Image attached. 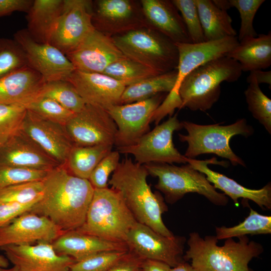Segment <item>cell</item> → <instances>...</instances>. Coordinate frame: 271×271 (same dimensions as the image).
Instances as JSON below:
<instances>
[{"label": "cell", "mask_w": 271, "mask_h": 271, "mask_svg": "<svg viewBox=\"0 0 271 271\" xmlns=\"http://www.w3.org/2000/svg\"><path fill=\"white\" fill-rule=\"evenodd\" d=\"M42 182L43 196L28 212L48 218L64 232L80 227L94 190L89 180L72 175L65 165H59Z\"/></svg>", "instance_id": "cell-1"}, {"label": "cell", "mask_w": 271, "mask_h": 271, "mask_svg": "<svg viewBox=\"0 0 271 271\" xmlns=\"http://www.w3.org/2000/svg\"><path fill=\"white\" fill-rule=\"evenodd\" d=\"M149 175L144 165L126 158L113 172L108 184L120 195L138 222L164 236H173L162 217L168 207L162 196L151 190L147 181Z\"/></svg>", "instance_id": "cell-2"}, {"label": "cell", "mask_w": 271, "mask_h": 271, "mask_svg": "<svg viewBox=\"0 0 271 271\" xmlns=\"http://www.w3.org/2000/svg\"><path fill=\"white\" fill-rule=\"evenodd\" d=\"M238 238V241L233 238L226 239L220 246L215 236L203 238L198 232H191L183 258L190 261L197 271H250L249 262L261 254L263 248L246 236Z\"/></svg>", "instance_id": "cell-3"}, {"label": "cell", "mask_w": 271, "mask_h": 271, "mask_svg": "<svg viewBox=\"0 0 271 271\" xmlns=\"http://www.w3.org/2000/svg\"><path fill=\"white\" fill-rule=\"evenodd\" d=\"M239 64L223 56L212 60L194 69L183 80L178 93L181 108L206 111L218 100L221 84L234 82L241 76Z\"/></svg>", "instance_id": "cell-4"}, {"label": "cell", "mask_w": 271, "mask_h": 271, "mask_svg": "<svg viewBox=\"0 0 271 271\" xmlns=\"http://www.w3.org/2000/svg\"><path fill=\"white\" fill-rule=\"evenodd\" d=\"M137 222L116 191L108 187L94 189L84 223L76 230L125 243L129 231Z\"/></svg>", "instance_id": "cell-5"}, {"label": "cell", "mask_w": 271, "mask_h": 271, "mask_svg": "<svg viewBox=\"0 0 271 271\" xmlns=\"http://www.w3.org/2000/svg\"><path fill=\"white\" fill-rule=\"evenodd\" d=\"M126 58L161 74L176 69L177 48L167 36L151 27H143L111 36Z\"/></svg>", "instance_id": "cell-6"}, {"label": "cell", "mask_w": 271, "mask_h": 271, "mask_svg": "<svg viewBox=\"0 0 271 271\" xmlns=\"http://www.w3.org/2000/svg\"><path fill=\"white\" fill-rule=\"evenodd\" d=\"M187 134L179 133V139L186 142L188 147L184 156L194 159L199 155L211 153L230 161L233 166L246 167L244 162L231 149V138L241 135L248 138L253 134L254 129L247 123L245 118H240L234 123L222 125L219 123L201 125L190 121H182Z\"/></svg>", "instance_id": "cell-7"}, {"label": "cell", "mask_w": 271, "mask_h": 271, "mask_svg": "<svg viewBox=\"0 0 271 271\" xmlns=\"http://www.w3.org/2000/svg\"><path fill=\"white\" fill-rule=\"evenodd\" d=\"M144 165L149 175L158 178L155 187L164 194L170 204L175 203L189 193L201 195L218 206H225L228 202L224 194L217 192L205 175L188 163L181 166L157 163Z\"/></svg>", "instance_id": "cell-8"}, {"label": "cell", "mask_w": 271, "mask_h": 271, "mask_svg": "<svg viewBox=\"0 0 271 271\" xmlns=\"http://www.w3.org/2000/svg\"><path fill=\"white\" fill-rule=\"evenodd\" d=\"M183 128L177 114L157 125L142 137L134 144L117 149L119 153L132 155L136 163L141 165L150 163L186 164L188 158L175 148L173 142L174 131Z\"/></svg>", "instance_id": "cell-9"}, {"label": "cell", "mask_w": 271, "mask_h": 271, "mask_svg": "<svg viewBox=\"0 0 271 271\" xmlns=\"http://www.w3.org/2000/svg\"><path fill=\"white\" fill-rule=\"evenodd\" d=\"M165 93L131 103L112 105L105 109L117 127L114 142L117 149L134 144L150 131L153 114L166 97Z\"/></svg>", "instance_id": "cell-10"}, {"label": "cell", "mask_w": 271, "mask_h": 271, "mask_svg": "<svg viewBox=\"0 0 271 271\" xmlns=\"http://www.w3.org/2000/svg\"><path fill=\"white\" fill-rule=\"evenodd\" d=\"M185 241L184 237L166 236L137 222L129 231L125 243L128 251L143 260L163 261L173 267L183 261Z\"/></svg>", "instance_id": "cell-11"}, {"label": "cell", "mask_w": 271, "mask_h": 271, "mask_svg": "<svg viewBox=\"0 0 271 271\" xmlns=\"http://www.w3.org/2000/svg\"><path fill=\"white\" fill-rule=\"evenodd\" d=\"M93 1L63 0V8L50 44L67 55L95 29Z\"/></svg>", "instance_id": "cell-12"}, {"label": "cell", "mask_w": 271, "mask_h": 271, "mask_svg": "<svg viewBox=\"0 0 271 271\" xmlns=\"http://www.w3.org/2000/svg\"><path fill=\"white\" fill-rule=\"evenodd\" d=\"M65 126L74 146L114 145L116 125L101 107L85 104Z\"/></svg>", "instance_id": "cell-13"}, {"label": "cell", "mask_w": 271, "mask_h": 271, "mask_svg": "<svg viewBox=\"0 0 271 271\" xmlns=\"http://www.w3.org/2000/svg\"><path fill=\"white\" fill-rule=\"evenodd\" d=\"M14 37L25 54L28 65L46 82L66 80L75 70L65 54L49 43L36 42L26 29L18 30Z\"/></svg>", "instance_id": "cell-14"}, {"label": "cell", "mask_w": 271, "mask_h": 271, "mask_svg": "<svg viewBox=\"0 0 271 271\" xmlns=\"http://www.w3.org/2000/svg\"><path fill=\"white\" fill-rule=\"evenodd\" d=\"M92 23L95 29L111 37L149 27L140 2L131 0L93 2Z\"/></svg>", "instance_id": "cell-15"}, {"label": "cell", "mask_w": 271, "mask_h": 271, "mask_svg": "<svg viewBox=\"0 0 271 271\" xmlns=\"http://www.w3.org/2000/svg\"><path fill=\"white\" fill-rule=\"evenodd\" d=\"M21 129L59 165H65L74 146L64 125L27 110Z\"/></svg>", "instance_id": "cell-16"}, {"label": "cell", "mask_w": 271, "mask_h": 271, "mask_svg": "<svg viewBox=\"0 0 271 271\" xmlns=\"http://www.w3.org/2000/svg\"><path fill=\"white\" fill-rule=\"evenodd\" d=\"M66 56L76 70L99 73H102L112 63L125 57L111 36L95 29Z\"/></svg>", "instance_id": "cell-17"}, {"label": "cell", "mask_w": 271, "mask_h": 271, "mask_svg": "<svg viewBox=\"0 0 271 271\" xmlns=\"http://www.w3.org/2000/svg\"><path fill=\"white\" fill-rule=\"evenodd\" d=\"M0 249L22 271H69L75 261L70 256L57 254L52 243L9 245Z\"/></svg>", "instance_id": "cell-18"}, {"label": "cell", "mask_w": 271, "mask_h": 271, "mask_svg": "<svg viewBox=\"0 0 271 271\" xmlns=\"http://www.w3.org/2000/svg\"><path fill=\"white\" fill-rule=\"evenodd\" d=\"M63 232L48 218L25 213L0 227V248L9 245L52 243Z\"/></svg>", "instance_id": "cell-19"}, {"label": "cell", "mask_w": 271, "mask_h": 271, "mask_svg": "<svg viewBox=\"0 0 271 271\" xmlns=\"http://www.w3.org/2000/svg\"><path fill=\"white\" fill-rule=\"evenodd\" d=\"M76 89L86 104L106 109L119 104L125 88L123 84L103 73L74 70L66 80Z\"/></svg>", "instance_id": "cell-20"}, {"label": "cell", "mask_w": 271, "mask_h": 271, "mask_svg": "<svg viewBox=\"0 0 271 271\" xmlns=\"http://www.w3.org/2000/svg\"><path fill=\"white\" fill-rule=\"evenodd\" d=\"M227 162L217 161L215 158L206 160L188 159L187 163L194 169L203 173L207 180L212 183L215 189L223 192L229 196L235 206L239 205L238 199L243 198L254 202L263 210L271 209V184L267 183L259 189L246 188L224 175L212 170L208 167L209 164H217L226 167Z\"/></svg>", "instance_id": "cell-21"}, {"label": "cell", "mask_w": 271, "mask_h": 271, "mask_svg": "<svg viewBox=\"0 0 271 271\" xmlns=\"http://www.w3.org/2000/svg\"><path fill=\"white\" fill-rule=\"evenodd\" d=\"M0 165L50 171L59 165L21 128L0 147Z\"/></svg>", "instance_id": "cell-22"}, {"label": "cell", "mask_w": 271, "mask_h": 271, "mask_svg": "<svg viewBox=\"0 0 271 271\" xmlns=\"http://www.w3.org/2000/svg\"><path fill=\"white\" fill-rule=\"evenodd\" d=\"M140 2L150 27L174 43H192L182 18L171 1L141 0Z\"/></svg>", "instance_id": "cell-23"}, {"label": "cell", "mask_w": 271, "mask_h": 271, "mask_svg": "<svg viewBox=\"0 0 271 271\" xmlns=\"http://www.w3.org/2000/svg\"><path fill=\"white\" fill-rule=\"evenodd\" d=\"M46 82L29 66L0 79V104H26L38 96Z\"/></svg>", "instance_id": "cell-24"}, {"label": "cell", "mask_w": 271, "mask_h": 271, "mask_svg": "<svg viewBox=\"0 0 271 271\" xmlns=\"http://www.w3.org/2000/svg\"><path fill=\"white\" fill-rule=\"evenodd\" d=\"M52 244L57 254L70 256L75 261L101 251L128 250L124 243L107 240L76 230L63 232Z\"/></svg>", "instance_id": "cell-25"}, {"label": "cell", "mask_w": 271, "mask_h": 271, "mask_svg": "<svg viewBox=\"0 0 271 271\" xmlns=\"http://www.w3.org/2000/svg\"><path fill=\"white\" fill-rule=\"evenodd\" d=\"M63 0H35L27 13V29L36 42L49 43L63 8Z\"/></svg>", "instance_id": "cell-26"}, {"label": "cell", "mask_w": 271, "mask_h": 271, "mask_svg": "<svg viewBox=\"0 0 271 271\" xmlns=\"http://www.w3.org/2000/svg\"><path fill=\"white\" fill-rule=\"evenodd\" d=\"M226 56L240 65L243 71L266 69L271 65V33L260 34L255 37L239 42L238 45Z\"/></svg>", "instance_id": "cell-27"}, {"label": "cell", "mask_w": 271, "mask_h": 271, "mask_svg": "<svg viewBox=\"0 0 271 271\" xmlns=\"http://www.w3.org/2000/svg\"><path fill=\"white\" fill-rule=\"evenodd\" d=\"M205 41L236 37L232 19L227 11L218 8L210 0H194Z\"/></svg>", "instance_id": "cell-28"}, {"label": "cell", "mask_w": 271, "mask_h": 271, "mask_svg": "<svg viewBox=\"0 0 271 271\" xmlns=\"http://www.w3.org/2000/svg\"><path fill=\"white\" fill-rule=\"evenodd\" d=\"M177 76L176 69L144 79L126 86L119 104L144 100L158 94L169 93L174 87Z\"/></svg>", "instance_id": "cell-29"}, {"label": "cell", "mask_w": 271, "mask_h": 271, "mask_svg": "<svg viewBox=\"0 0 271 271\" xmlns=\"http://www.w3.org/2000/svg\"><path fill=\"white\" fill-rule=\"evenodd\" d=\"M112 146L110 145L74 146L65 165L72 175L88 180L98 163L112 151Z\"/></svg>", "instance_id": "cell-30"}, {"label": "cell", "mask_w": 271, "mask_h": 271, "mask_svg": "<svg viewBox=\"0 0 271 271\" xmlns=\"http://www.w3.org/2000/svg\"><path fill=\"white\" fill-rule=\"evenodd\" d=\"M216 237L218 240L239 237L247 234L271 233V216L260 214L250 208L249 214L241 222L232 227H217Z\"/></svg>", "instance_id": "cell-31"}, {"label": "cell", "mask_w": 271, "mask_h": 271, "mask_svg": "<svg viewBox=\"0 0 271 271\" xmlns=\"http://www.w3.org/2000/svg\"><path fill=\"white\" fill-rule=\"evenodd\" d=\"M102 73L120 82L125 86L160 74L125 57L109 65Z\"/></svg>", "instance_id": "cell-32"}, {"label": "cell", "mask_w": 271, "mask_h": 271, "mask_svg": "<svg viewBox=\"0 0 271 271\" xmlns=\"http://www.w3.org/2000/svg\"><path fill=\"white\" fill-rule=\"evenodd\" d=\"M244 91L248 109L253 117L271 133V100L262 91L254 77L249 74Z\"/></svg>", "instance_id": "cell-33"}, {"label": "cell", "mask_w": 271, "mask_h": 271, "mask_svg": "<svg viewBox=\"0 0 271 271\" xmlns=\"http://www.w3.org/2000/svg\"><path fill=\"white\" fill-rule=\"evenodd\" d=\"M39 96L51 98L73 113L80 111L86 104L73 85L67 80L46 82Z\"/></svg>", "instance_id": "cell-34"}, {"label": "cell", "mask_w": 271, "mask_h": 271, "mask_svg": "<svg viewBox=\"0 0 271 271\" xmlns=\"http://www.w3.org/2000/svg\"><path fill=\"white\" fill-rule=\"evenodd\" d=\"M42 180L21 183L0 189V202H15L33 207L43 196Z\"/></svg>", "instance_id": "cell-35"}, {"label": "cell", "mask_w": 271, "mask_h": 271, "mask_svg": "<svg viewBox=\"0 0 271 271\" xmlns=\"http://www.w3.org/2000/svg\"><path fill=\"white\" fill-rule=\"evenodd\" d=\"M28 66L25 54L14 39L0 38V79Z\"/></svg>", "instance_id": "cell-36"}, {"label": "cell", "mask_w": 271, "mask_h": 271, "mask_svg": "<svg viewBox=\"0 0 271 271\" xmlns=\"http://www.w3.org/2000/svg\"><path fill=\"white\" fill-rule=\"evenodd\" d=\"M25 107L44 118L64 125L75 113L55 100L46 97H37Z\"/></svg>", "instance_id": "cell-37"}, {"label": "cell", "mask_w": 271, "mask_h": 271, "mask_svg": "<svg viewBox=\"0 0 271 271\" xmlns=\"http://www.w3.org/2000/svg\"><path fill=\"white\" fill-rule=\"evenodd\" d=\"M27 111L22 105L0 104V147L21 129Z\"/></svg>", "instance_id": "cell-38"}, {"label": "cell", "mask_w": 271, "mask_h": 271, "mask_svg": "<svg viewBox=\"0 0 271 271\" xmlns=\"http://www.w3.org/2000/svg\"><path fill=\"white\" fill-rule=\"evenodd\" d=\"M128 251L112 250L99 252L75 261L70 265L69 271H107Z\"/></svg>", "instance_id": "cell-39"}, {"label": "cell", "mask_w": 271, "mask_h": 271, "mask_svg": "<svg viewBox=\"0 0 271 271\" xmlns=\"http://www.w3.org/2000/svg\"><path fill=\"white\" fill-rule=\"evenodd\" d=\"M181 14L189 37L192 43L205 41L197 8L194 0H172Z\"/></svg>", "instance_id": "cell-40"}, {"label": "cell", "mask_w": 271, "mask_h": 271, "mask_svg": "<svg viewBox=\"0 0 271 271\" xmlns=\"http://www.w3.org/2000/svg\"><path fill=\"white\" fill-rule=\"evenodd\" d=\"M232 7L239 12L241 23L238 41L256 37L258 35L253 27L254 16L264 0H229Z\"/></svg>", "instance_id": "cell-41"}, {"label": "cell", "mask_w": 271, "mask_h": 271, "mask_svg": "<svg viewBox=\"0 0 271 271\" xmlns=\"http://www.w3.org/2000/svg\"><path fill=\"white\" fill-rule=\"evenodd\" d=\"M49 171L0 165V189L21 183L42 181Z\"/></svg>", "instance_id": "cell-42"}, {"label": "cell", "mask_w": 271, "mask_h": 271, "mask_svg": "<svg viewBox=\"0 0 271 271\" xmlns=\"http://www.w3.org/2000/svg\"><path fill=\"white\" fill-rule=\"evenodd\" d=\"M119 154L118 151H111L95 167L88 179L94 189L108 187L109 176L120 163Z\"/></svg>", "instance_id": "cell-43"}, {"label": "cell", "mask_w": 271, "mask_h": 271, "mask_svg": "<svg viewBox=\"0 0 271 271\" xmlns=\"http://www.w3.org/2000/svg\"><path fill=\"white\" fill-rule=\"evenodd\" d=\"M32 207L15 202H0V227L8 224L22 214L28 212Z\"/></svg>", "instance_id": "cell-44"}, {"label": "cell", "mask_w": 271, "mask_h": 271, "mask_svg": "<svg viewBox=\"0 0 271 271\" xmlns=\"http://www.w3.org/2000/svg\"><path fill=\"white\" fill-rule=\"evenodd\" d=\"M33 0H0V18L16 12L27 13Z\"/></svg>", "instance_id": "cell-45"}, {"label": "cell", "mask_w": 271, "mask_h": 271, "mask_svg": "<svg viewBox=\"0 0 271 271\" xmlns=\"http://www.w3.org/2000/svg\"><path fill=\"white\" fill-rule=\"evenodd\" d=\"M143 259L133 253L127 254L107 271H140Z\"/></svg>", "instance_id": "cell-46"}, {"label": "cell", "mask_w": 271, "mask_h": 271, "mask_svg": "<svg viewBox=\"0 0 271 271\" xmlns=\"http://www.w3.org/2000/svg\"><path fill=\"white\" fill-rule=\"evenodd\" d=\"M171 267L167 263L156 260L145 259L143 260L141 271H170Z\"/></svg>", "instance_id": "cell-47"}, {"label": "cell", "mask_w": 271, "mask_h": 271, "mask_svg": "<svg viewBox=\"0 0 271 271\" xmlns=\"http://www.w3.org/2000/svg\"><path fill=\"white\" fill-rule=\"evenodd\" d=\"M250 74L254 77L259 84L265 83L271 86V71H264L256 70L250 71Z\"/></svg>", "instance_id": "cell-48"}, {"label": "cell", "mask_w": 271, "mask_h": 271, "mask_svg": "<svg viewBox=\"0 0 271 271\" xmlns=\"http://www.w3.org/2000/svg\"><path fill=\"white\" fill-rule=\"evenodd\" d=\"M170 271H197L191 264L183 261L175 267H171Z\"/></svg>", "instance_id": "cell-49"}, {"label": "cell", "mask_w": 271, "mask_h": 271, "mask_svg": "<svg viewBox=\"0 0 271 271\" xmlns=\"http://www.w3.org/2000/svg\"><path fill=\"white\" fill-rule=\"evenodd\" d=\"M212 2L221 10L227 11L232 7L229 0H213Z\"/></svg>", "instance_id": "cell-50"}, {"label": "cell", "mask_w": 271, "mask_h": 271, "mask_svg": "<svg viewBox=\"0 0 271 271\" xmlns=\"http://www.w3.org/2000/svg\"><path fill=\"white\" fill-rule=\"evenodd\" d=\"M9 264V261L8 258L4 255H0V267L7 268Z\"/></svg>", "instance_id": "cell-51"}, {"label": "cell", "mask_w": 271, "mask_h": 271, "mask_svg": "<svg viewBox=\"0 0 271 271\" xmlns=\"http://www.w3.org/2000/svg\"><path fill=\"white\" fill-rule=\"evenodd\" d=\"M0 271H22L17 266L14 265L11 268H4L0 267Z\"/></svg>", "instance_id": "cell-52"}, {"label": "cell", "mask_w": 271, "mask_h": 271, "mask_svg": "<svg viewBox=\"0 0 271 271\" xmlns=\"http://www.w3.org/2000/svg\"><path fill=\"white\" fill-rule=\"evenodd\" d=\"M250 271H253V270H252V269H250Z\"/></svg>", "instance_id": "cell-53"}, {"label": "cell", "mask_w": 271, "mask_h": 271, "mask_svg": "<svg viewBox=\"0 0 271 271\" xmlns=\"http://www.w3.org/2000/svg\"><path fill=\"white\" fill-rule=\"evenodd\" d=\"M140 271H141V270H140Z\"/></svg>", "instance_id": "cell-54"}]
</instances>
